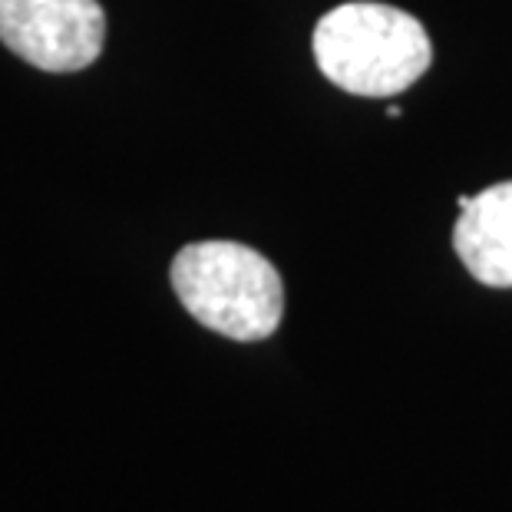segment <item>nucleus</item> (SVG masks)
<instances>
[{
	"instance_id": "1",
	"label": "nucleus",
	"mask_w": 512,
	"mask_h": 512,
	"mask_svg": "<svg viewBox=\"0 0 512 512\" xmlns=\"http://www.w3.org/2000/svg\"><path fill=\"white\" fill-rule=\"evenodd\" d=\"M314 60L334 86L387 100L410 90L433 63V43L417 17L390 4L354 0L314 27Z\"/></svg>"
},
{
	"instance_id": "2",
	"label": "nucleus",
	"mask_w": 512,
	"mask_h": 512,
	"mask_svg": "<svg viewBox=\"0 0 512 512\" xmlns=\"http://www.w3.org/2000/svg\"><path fill=\"white\" fill-rule=\"evenodd\" d=\"M172 288L202 328L245 344L275 334L285 311L275 265L238 242L185 245L172 261Z\"/></svg>"
},
{
	"instance_id": "3",
	"label": "nucleus",
	"mask_w": 512,
	"mask_h": 512,
	"mask_svg": "<svg viewBox=\"0 0 512 512\" xmlns=\"http://www.w3.org/2000/svg\"><path fill=\"white\" fill-rule=\"evenodd\" d=\"M0 40L37 70L76 73L100 57L106 14L96 0H0Z\"/></svg>"
},
{
	"instance_id": "4",
	"label": "nucleus",
	"mask_w": 512,
	"mask_h": 512,
	"mask_svg": "<svg viewBox=\"0 0 512 512\" xmlns=\"http://www.w3.org/2000/svg\"><path fill=\"white\" fill-rule=\"evenodd\" d=\"M453 248L486 288H512V182H496L460 209Z\"/></svg>"
}]
</instances>
